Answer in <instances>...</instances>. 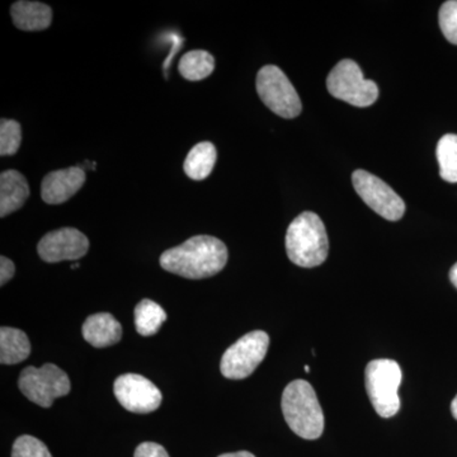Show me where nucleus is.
<instances>
[{"instance_id": "f257e3e1", "label": "nucleus", "mask_w": 457, "mask_h": 457, "mask_svg": "<svg viewBox=\"0 0 457 457\" xmlns=\"http://www.w3.org/2000/svg\"><path fill=\"white\" fill-rule=\"evenodd\" d=\"M227 262V245L210 236L189 237L182 245L161 255L162 269L189 279L212 278L221 272Z\"/></svg>"}, {"instance_id": "f03ea898", "label": "nucleus", "mask_w": 457, "mask_h": 457, "mask_svg": "<svg viewBox=\"0 0 457 457\" xmlns=\"http://www.w3.org/2000/svg\"><path fill=\"white\" fill-rule=\"evenodd\" d=\"M286 252L293 263L303 269L326 262L329 243L324 222L317 213L303 212L291 222L286 233Z\"/></svg>"}, {"instance_id": "7ed1b4c3", "label": "nucleus", "mask_w": 457, "mask_h": 457, "mask_svg": "<svg viewBox=\"0 0 457 457\" xmlns=\"http://www.w3.org/2000/svg\"><path fill=\"white\" fill-rule=\"evenodd\" d=\"M282 411L286 423L299 437L317 440L323 435V411L314 387L308 381L295 380L286 386Z\"/></svg>"}, {"instance_id": "20e7f679", "label": "nucleus", "mask_w": 457, "mask_h": 457, "mask_svg": "<svg viewBox=\"0 0 457 457\" xmlns=\"http://www.w3.org/2000/svg\"><path fill=\"white\" fill-rule=\"evenodd\" d=\"M402 380V369L396 361L381 359L369 363L365 372L366 390L378 416L390 418L398 413Z\"/></svg>"}, {"instance_id": "39448f33", "label": "nucleus", "mask_w": 457, "mask_h": 457, "mask_svg": "<svg viewBox=\"0 0 457 457\" xmlns=\"http://www.w3.org/2000/svg\"><path fill=\"white\" fill-rule=\"evenodd\" d=\"M327 88L337 99L354 107H369L378 101V88L372 80L365 79L359 64L353 60L339 62L328 75Z\"/></svg>"}, {"instance_id": "423d86ee", "label": "nucleus", "mask_w": 457, "mask_h": 457, "mask_svg": "<svg viewBox=\"0 0 457 457\" xmlns=\"http://www.w3.org/2000/svg\"><path fill=\"white\" fill-rule=\"evenodd\" d=\"M18 387L27 399L42 408H50L54 400L68 395L71 380L66 372L54 363L42 368L29 366L21 372Z\"/></svg>"}, {"instance_id": "0eeeda50", "label": "nucleus", "mask_w": 457, "mask_h": 457, "mask_svg": "<svg viewBox=\"0 0 457 457\" xmlns=\"http://www.w3.org/2000/svg\"><path fill=\"white\" fill-rule=\"evenodd\" d=\"M257 92L264 104L284 119H295L303 111L302 101L284 71L266 65L257 74Z\"/></svg>"}, {"instance_id": "6e6552de", "label": "nucleus", "mask_w": 457, "mask_h": 457, "mask_svg": "<svg viewBox=\"0 0 457 457\" xmlns=\"http://www.w3.org/2000/svg\"><path fill=\"white\" fill-rule=\"evenodd\" d=\"M270 347V336L254 330L234 343L222 356L221 374L230 380L248 378L261 365Z\"/></svg>"}, {"instance_id": "1a4fd4ad", "label": "nucleus", "mask_w": 457, "mask_h": 457, "mask_svg": "<svg viewBox=\"0 0 457 457\" xmlns=\"http://www.w3.org/2000/svg\"><path fill=\"white\" fill-rule=\"evenodd\" d=\"M352 182L363 203L386 220L398 221L404 216V201L383 179L368 170H357L352 174Z\"/></svg>"}, {"instance_id": "9d476101", "label": "nucleus", "mask_w": 457, "mask_h": 457, "mask_svg": "<svg viewBox=\"0 0 457 457\" xmlns=\"http://www.w3.org/2000/svg\"><path fill=\"white\" fill-rule=\"evenodd\" d=\"M114 396L126 411L132 413H152L161 407V390L152 381L137 374L121 375L114 381Z\"/></svg>"}, {"instance_id": "9b49d317", "label": "nucleus", "mask_w": 457, "mask_h": 457, "mask_svg": "<svg viewBox=\"0 0 457 457\" xmlns=\"http://www.w3.org/2000/svg\"><path fill=\"white\" fill-rule=\"evenodd\" d=\"M88 237L74 228L50 231L42 237L37 245L38 255L47 263L79 260L88 253Z\"/></svg>"}, {"instance_id": "f8f14e48", "label": "nucleus", "mask_w": 457, "mask_h": 457, "mask_svg": "<svg viewBox=\"0 0 457 457\" xmlns=\"http://www.w3.org/2000/svg\"><path fill=\"white\" fill-rule=\"evenodd\" d=\"M86 179V171L79 167L51 171L42 180V200L49 204H64L79 192Z\"/></svg>"}, {"instance_id": "ddd939ff", "label": "nucleus", "mask_w": 457, "mask_h": 457, "mask_svg": "<svg viewBox=\"0 0 457 457\" xmlns=\"http://www.w3.org/2000/svg\"><path fill=\"white\" fill-rule=\"evenodd\" d=\"M82 330L84 339L96 348L110 347L122 338L121 324L108 312L90 315L84 321Z\"/></svg>"}, {"instance_id": "4468645a", "label": "nucleus", "mask_w": 457, "mask_h": 457, "mask_svg": "<svg viewBox=\"0 0 457 457\" xmlns=\"http://www.w3.org/2000/svg\"><path fill=\"white\" fill-rule=\"evenodd\" d=\"M29 196V183L22 173L9 170L0 174V218L22 209Z\"/></svg>"}, {"instance_id": "2eb2a0df", "label": "nucleus", "mask_w": 457, "mask_h": 457, "mask_svg": "<svg viewBox=\"0 0 457 457\" xmlns=\"http://www.w3.org/2000/svg\"><path fill=\"white\" fill-rule=\"evenodd\" d=\"M14 26L22 31H42L49 29L53 21V9L40 2L21 0L11 8Z\"/></svg>"}, {"instance_id": "dca6fc26", "label": "nucleus", "mask_w": 457, "mask_h": 457, "mask_svg": "<svg viewBox=\"0 0 457 457\" xmlns=\"http://www.w3.org/2000/svg\"><path fill=\"white\" fill-rule=\"evenodd\" d=\"M31 343L22 330L2 327L0 329V362L3 365H16L29 359Z\"/></svg>"}, {"instance_id": "f3484780", "label": "nucleus", "mask_w": 457, "mask_h": 457, "mask_svg": "<svg viewBox=\"0 0 457 457\" xmlns=\"http://www.w3.org/2000/svg\"><path fill=\"white\" fill-rule=\"evenodd\" d=\"M216 159H218V152L215 145L210 141H203L192 147L186 158L183 170L188 179L204 180L212 174Z\"/></svg>"}, {"instance_id": "a211bd4d", "label": "nucleus", "mask_w": 457, "mask_h": 457, "mask_svg": "<svg viewBox=\"0 0 457 457\" xmlns=\"http://www.w3.org/2000/svg\"><path fill=\"white\" fill-rule=\"evenodd\" d=\"M179 73L185 79L191 82L203 80L210 77L215 69V59L212 54L204 50H192L180 59Z\"/></svg>"}, {"instance_id": "6ab92c4d", "label": "nucleus", "mask_w": 457, "mask_h": 457, "mask_svg": "<svg viewBox=\"0 0 457 457\" xmlns=\"http://www.w3.org/2000/svg\"><path fill=\"white\" fill-rule=\"evenodd\" d=\"M167 312L159 303L144 299L135 308V326L139 335L154 336L159 328L167 320Z\"/></svg>"}, {"instance_id": "aec40b11", "label": "nucleus", "mask_w": 457, "mask_h": 457, "mask_svg": "<svg viewBox=\"0 0 457 457\" xmlns=\"http://www.w3.org/2000/svg\"><path fill=\"white\" fill-rule=\"evenodd\" d=\"M441 179L450 183H457V135L447 134L438 141L436 149Z\"/></svg>"}, {"instance_id": "412c9836", "label": "nucleus", "mask_w": 457, "mask_h": 457, "mask_svg": "<svg viewBox=\"0 0 457 457\" xmlns=\"http://www.w3.org/2000/svg\"><path fill=\"white\" fill-rule=\"evenodd\" d=\"M22 141V129L16 120L2 119L0 121V155L16 154Z\"/></svg>"}, {"instance_id": "4be33fe9", "label": "nucleus", "mask_w": 457, "mask_h": 457, "mask_svg": "<svg viewBox=\"0 0 457 457\" xmlns=\"http://www.w3.org/2000/svg\"><path fill=\"white\" fill-rule=\"evenodd\" d=\"M12 457H53L44 442L32 436H21L13 445Z\"/></svg>"}, {"instance_id": "5701e85b", "label": "nucleus", "mask_w": 457, "mask_h": 457, "mask_svg": "<svg viewBox=\"0 0 457 457\" xmlns=\"http://www.w3.org/2000/svg\"><path fill=\"white\" fill-rule=\"evenodd\" d=\"M441 31L451 44L457 45V0L444 3L440 9Z\"/></svg>"}, {"instance_id": "b1692460", "label": "nucleus", "mask_w": 457, "mask_h": 457, "mask_svg": "<svg viewBox=\"0 0 457 457\" xmlns=\"http://www.w3.org/2000/svg\"><path fill=\"white\" fill-rule=\"evenodd\" d=\"M135 457H170V455L162 445L144 442L135 450Z\"/></svg>"}, {"instance_id": "393cba45", "label": "nucleus", "mask_w": 457, "mask_h": 457, "mask_svg": "<svg viewBox=\"0 0 457 457\" xmlns=\"http://www.w3.org/2000/svg\"><path fill=\"white\" fill-rule=\"evenodd\" d=\"M16 275V266L9 258L0 257V285L4 286Z\"/></svg>"}, {"instance_id": "a878e982", "label": "nucleus", "mask_w": 457, "mask_h": 457, "mask_svg": "<svg viewBox=\"0 0 457 457\" xmlns=\"http://www.w3.org/2000/svg\"><path fill=\"white\" fill-rule=\"evenodd\" d=\"M219 457H255L253 453H248V451H239V453H222Z\"/></svg>"}, {"instance_id": "bb28decb", "label": "nucleus", "mask_w": 457, "mask_h": 457, "mask_svg": "<svg viewBox=\"0 0 457 457\" xmlns=\"http://www.w3.org/2000/svg\"><path fill=\"white\" fill-rule=\"evenodd\" d=\"M450 279L453 285L457 288V263L453 264V269L450 270Z\"/></svg>"}, {"instance_id": "cd10ccee", "label": "nucleus", "mask_w": 457, "mask_h": 457, "mask_svg": "<svg viewBox=\"0 0 457 457\" xmlns=\"http://www.w3.org/2000/svg\"><path fill=\"white\" fill-rule=\"evenodd\" d=\"M451 413H453V418L457 420V395L453 400V403H451Z\"/></svg>"}, {"instance_id": "c85d7f7f", "label": "nucleus", "mask_w": 457, "mask_h": 457, "mask_svg": "<svg viewBox=\"0 0 457 457\" xmlns=\"http://www.w3.org/2000/svg\"><path fill=\"white\" fill-rule=\"evenodd\" d=\"M71 269H79V263H74L73 266H71Z\"/></svg>"}, {"instance_id": "c756f323", "label": "nucleus", "mask_w": 457, "mask_h": 457, "mask_svg": "<svg viewBox=\"0 0 457 457\" xmlns=\"http://www.w3.org/2000/svg\"><path fill=\"white\" fill-rule=\"evenodd\" d=\"M305 371H306V372L311 371V368H309V366H305Z\"/></svg>"}]
</instances>
